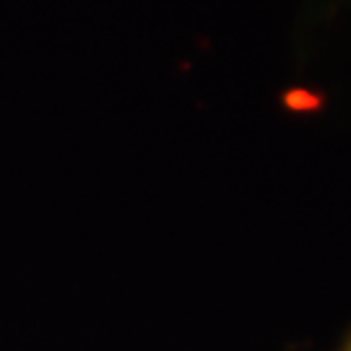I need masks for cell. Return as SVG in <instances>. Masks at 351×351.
I'll return each mask as SVG.
<instances>
[{"mask_svg": "<svg viewBox=\"0 0 351 351\" xmlns=\"http://www.w3.org/2000/svg\"><path fill=\"white\" fill-rule=\"evenodd\" d=\"M333 351H351V328L346 330V336L341 339V343H339V346H336Z\"/></svg>", "mask_w": 351, "mask_h": 351, "instance_id": "1", "label": "cell"}]
</instances>
